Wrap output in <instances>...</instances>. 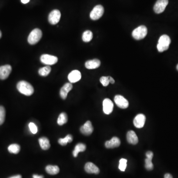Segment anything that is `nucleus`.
Returning <instances> with one entry per match:
<instances>
[{"label":"nucleus","instance_id":"f257e3e1","mask_svg":"<svg viewBox=\"0 0 178 178\" xmlns=\"http://www.w3.org/2000/svg\"><path fill=\"white\" fill-rule=\"evenodd\" d=\"M17 87L18 91L25 96H30L34 93L33 86L27 81H19L17 84Z\"/></svg>","mask_w":178,"mask_h":178},{"label":"nucleus","instance_id":"f03ea898","mask_svg":"<svg viewBox=\"0 0 178 178\" xmlns=\"http://www.w3.org/2000/svg\"><path fill=\"white\" fill-rule=\"evenodd\" d=\"M171 43V39L170 37L167 35H163L160 37L158 40L157 48L160 52H163L165 50H167L169 48Z\"/></svg>","mask_w":178,"mask_h":178},{"label":"nucleus","instance_id":"7ed1b4c3","mask_svg":"<svg viewBox=\"0 0 178 178\" xmlns=\"http://www.w3.org/2000/svg\"><path fill=\"white\" fill-rule=\"evenodd\" d=\"M42 37V32L40 29L36 28L32 31L28 37V42L30 45L36 44Z\"/></svg>","mask_w":178,"mask_h":178},{"label":"nucleus","instance_id":"20e7f679","mask_svg":"<svg viewBox=\"0 0 178 178\" xmlns=\"http://www.w3.org/2000/svg\"><path fill=\"white\" fill-rule=\"evenodd\" d=\"M148 33V29L146 26L141 25L139 26L132 32V36L137 40H142L145 37Z\"/></svg>","mask_w":178,"mask_h":178},{"label":"nucleus","instance_id":"39448f33","mask_svg":"<svg viewBox=\"0 0 178 178\" xmlns=\"http://www.w3.org/2000/svg\"><path fill=\"white\" fill-rule=\"evenodd\" d=\"M104 13V8L102 5L95 6L90 13V18L92 20H96L100 19Z\"/></svg>","mask_w":178,"mask_h":178},{"label":"nucleus","instance_id":"423d86ee","mask_svg":"<svg viewBox=\"0 0 178 178\" xmlns=\"http://www.w3.org/2000/svg\"><path fill=\"white\" fill-rule=\"evenodd\" d=\"M41 62L44 65H54L58 62V58L54 55H50L48 54H44L40 58Z\"/></svg>","mask_w":178,"mask_h":178},{"label":"nucleus","instance_id":"0eeeda50","mask_svg":"<svg viewBox=\"0 0 178 178\" xmlns=\"http://www.w3.org/2000/svg\"><path fill=\"white\" fill-rule=\"evenodd\" d=\"M168 4V0H157L154 6V11L157 14L162 13L164 12Z\"/></svg>","mask_w":178,"mask_h":178},{"label":"nucleus","instance_id":"6e6552de","mask_svg":"<svg viewBox=\"0 0 178 178\" xmlns=\"http://www.w3.org/2000/svg\"><path fill=\"white\" fill-rule=\"evenodd\" d=\"M61 17V13L58 9H55L50 12L49 15L48 20L50 24L55 25L60 21Z\"/></svg>","mask_w":178,"mask_h":178},{"label":"nucleus","instance_id":"1a4fd4ad","mask_svg":"<svg viewBox=\"0 0 178 178\" xmlns=\"http://www.w3.org/2000/svg\"><path fill=\"white\" fill-rule=\"evenodd\" d=\"M114 100L117 107L122 109H125L129 106L128 100L121 95H116Z\"/></svg>","mask_w":178,"mask_h":178},{"label":"nucleus","instance_id":"9d476101","mask_svg":"<svg viewBox=\"0 0 178 178\" xmlns=\"http://www.w3.org/2000/svg\"><path fill=\"white\" fill-rule=\"evenodd\" d=\"M12 71V66L10 65H5L0 66V79L5 80L8 78L9 74H11Z\"/></svg>","mask_w":178,"mask_h":178},{"label":"nucleus","instance_id":"9b49d317","mask_svg":"<svg viewBox=\"0 0 178 178\" xmlns=\"http://www.w3.org/2000/svg\"><path fill=\"white\" fill-rule=\"evenodd\" d=\"M103 113L108 115L113 112V103L109 98H105L102 102Z\"/></svg>","mask_w":178,"mask_h":178},{"label":"nucleus","instance_id":"f8f14e48","mask_svg":"<svg viewBox=\"0 0 178 178\" xmlns=\"http://www.w3.org/2000/svg\"><path fill=\"white\" fill-rule=\"evenodd\" d=\"M146 117L143 114H139L134 119V125L136 128H142L144 126Z\"/></svg>","mask_w":178,"mask_h":178},{"label":"nucleus","instance_id":"ddd939ff","mask_svg":"<svg viewBox=\"0 0 178 178\" xmlns=\"http://www.w3.org/2000/svg\"><path fill=\"white\" fill-rule=\"evenodd\" d=\"M94 131L93 126L90 121H88L80 128L81 133L86 136L90 135Z\"/></svg>","mask_w":178,"mask_h":178},{"label":"nucleus","instance_id":"4468645a","mask_svg":"<svg viewBox=\"0 0 178 178\" xmlns=\"http://www.w3.org/2000/svg\"><path fill=\"white\" fill-rule=\"evenodd\" d=\"M73 86L71 83H67L61 88L60 90V96L63 100H65L67 97L69 92L72 89Z\"/></svg>","mask_w":178,"mask_h":178},{"label":"nucleus","instance_id":"2eb2a0df","mask_svg":"<svg viewBox=\"0 0 178 178\" xmlns=\"http://www.w3.org/2000/svg\"><path fill=\"white\" fill-rule=\"evenodd\" d=\"M81 74L79 71L74 70L71 72L68 76V80L71 83H74L80 80Z\"/></svg>","mask_w":178,"mask_h":178},{"label":"nucleus","instance_id":"dca6fc26","mask_svg":"<svg viewBox=\"0 0 178 178\" xmlns=\"http://www.w3.org/2000/svg\"><path fill=\"white\" fill-rule=\"evenodd\" d=\"M147 158L145 160V167L146 169L149 171L153 170L154 164L152 162V158L154 156V154L151 151H149L146 153Z\"/></svg>","mask_w":178,"mask_h":178},{"label":"nucleus","instance_id":"f3484780","mask_svg":"<svg viewBox=\"0 0 178 178\" xmlns=\"http://www.w3.org/2000/svg\"><path fill=\"white\" fill-rule=\"evenodd\" d=\"M85 170L86 172L89 174H98L100 173V169L92 162H88L85 165Z\"/></svg>","mask_w":178,"mask_h":178},{"label":"nucleus","instance_id":"a211bd4d","mask_svg":"<svg viewBox=\"0 0 178 178\" xmlns=\"http://www.w3.org/2000/svg\"><path fill=\"white\" fill-rule=\"evenodd\" d=\"M120 144V140L119 139L114 137L109 141H107L105 143V146L107 149H113L119 147Z\"/></svg>","mask_w":178,"mask_h":178},{"label":"nucleus","instance_id":"6ab92c4d","mask_svg":"<svg viewBox=\"0 0 178 178\" xmlns=\"http://www.w3.org/2000/svg\"><path fill=\"white\" fill-rule=\"evenodd\" d=\"M127 139L129 144H137L139 142L138 138L135 132L129 131L127 134Z\"/></svg>","mask_w":178,"mask_h":178},{"label":"nucleus","instance_id":"aec40b11","mask_svg":"<svg viewBox=\"0 0 178 178\" xmlns=\"http://www.w3.org/2000/svg\"><path fill=\"white\" fill-rule=\"evenodd\" d=\"M101 65V61L97 59L89 60L85 63V67L87 69H94L98 68Z\"/></svg>","mask_w":178,"mask_h":178},{"label":"nucleus","instance_id":"412c9836","mask_svg":"<svg viewBox=\"0 0 178 178\" xmlns=\"http://www.w3.org/2000/svg\"><path fill=\"white\" fill-rule=\"evenodd\" d=\"M39 142L41 149L43 150H48L50 148V143L49 140L47 138H40L39 139Z\"/></svg>","mask_w":178,"mask_h":178},{"label":"nucleus","instance_id":"4be33fe9","mask_svg":"<svg viewBox=\"0 0 178 178\" xmlns=\"http://www.w3.org/2000/svg\"><path fill=\"white\" fill-rule=\"evenodd\" d=\"M86 149V145L82 143H79L75 146L74 150L73 151V155L74 157H76L78 156L79 153L80 152H83Z\"/></svg>","mask_w":178,"mask_h":178},{"label":"nucleus","instance_id":"5701e85b","mask_svg":"<svg viewBox=\"0 0 178 178\" xmlns=\"http://www.w3.org/2000/svg\"><path fill=\"white\" fill-rule=\"evenodd\" d=\"M46 171L49 174L54 175L60 172V168L56 165H48L46 167Z\"/></svg>","mask_w":178,"mask_h":178},{"label":"nucleus","instance_id":"b1692460","mask_svg":"<svg viewBox=\"0 0 178 178\" xmlns=\"http://www.w3.org/2000/svg\"><path fill=\"white\" fill-rule=\"evenodd\" d=\"M68 121V117H67V115L65 113H62L60 114L58 117V124L60 126H62L63 125L65 124Z\"/></svg>","mask_w":178,"mask_h":178},{"label":"nucleus","instance_id":"393cba45","mask_svg":"<svg viewBox=\"0 0 178 178\" xmlns=\"http://www.w3.org/2000/svg\"><path fill=\"white\" fill-rule=\"evenodd\" d=\"M73 141V137L71 135H67L64 138H60L59 139L58 142L59 144L62 146H65L67 144V143H71Z\"/></svg>","mask_w":178,"mask_h":178},{"label":"nucleus","instance_id":"a878e982","mask_svg":"<svg viewBox=\"0 0 178 178\" xmlns=\"http://www.w3.org/2000/svg\"><path fill=\"white\" fill-rule=\"evenodd\" d=\"M93 33L90 30L85 31L82 35V40L84 42H89L93 38Z\"/></svg>","mask_w":178,"mask_h":178},{"label":"nucleus","instance_id":"bb28decb","mask_svg":"<svg viewBox=\"0 0 178 178\" xmlns=\"http://www.w3.org/2000/svg\"><path fill=\"white\" fill-rule=\"evenodd\" d=\"M20 150V145L16 144H12L8 147V150L11 154H18Z\"/></svg>","mask_w":178,"mask_h":178},{"label":"nucleus","instance_id":"cd10ccee","mask_svg":"<svg viewBox=\"0 0 178 178\" xmlns=\"http://www.w3.org/2000/svg\"><path fill=\"white\" fill-rule=\"evenodd\" d=\"M51 71V68L49 66H46L39 69L38 71L39 75L42 76H47Z\"/></svg>","mask_w":178,"mask_h":178},{"label":"nucleus","instance_id":"c85d7f7f","mask_svg":"<svg viewBox=\"0 0 178 178\" xmlns=\"http://www.w3.org/2000/svg\"><path fill=\"white\" fill-rule=\"evenodd\" d=\"M6 117V110L3 106H0V125H2L5 121Z\"/></svg>","mask_w":178,"mask_h":178},{"label":"nucleus","instance_id":"c756f323","mask_svg":"<svg viewBox=\"0 0 178 178\" xmlns=\"http://www.w3.org/2000/svg\"><path fill=\"white\" fill-rule=\"evenodd\" d=\"M127 162V160L124 158H122L120 160L118 168L121 171H123V172L125 171L126 168Z\"/></svg>","mask_w":178,"mask_h":178},{"label":"nucleus","instance_id":"7c9ffc66","mask_svg":"<svg viewBox=\"0 0 178 178\" xmlns=\"http://www.w3.org/2000/svg\"><path fill=\"white\" fill-rule=\"evenodd\" d=\"M100 82L103 86H107L109 83V76H102L100 78Z\"/></svg>","mask_w":178,"mask_h":178},{"label":"nucleus","instance_id":"2f4dec72","mask_svg":"<svg viewBox=\"0 0 178 178\" xmlns=\"http://www.w3.org/2000/svg\"><path fill=\"white\" fill-rule=\"evenodd\" d=\"M29 128L31 132L33 134H35L38 131L37 127L34 123L31 122L29 124Z\"/></svg>","mask_w":178,"mask_h":178},{"label":"nucleus","instance_id":"473e14b6","mask_svg":"<svg viewBox=\"0 0 178 178\" xmlns=\"http://www.w3.org/2000/svg\"><path fill=\"white\" fill-rule=\"evenodd\" d=\"M109 83L111 84H114L115 83V80H114V79L112 77H110V76H109Z\"/></svg>","mask_w":178,"mask_h":178},{"label":"nucleus","instance_id":"72a5a7b5","mask_svg":"<svg viewBox=\"0 0 178 178\" xmlns=\"http://www.w3.org/2000/svg\"><path fill=\"white\" fill-rule=\"evenodd\" d=\"M164 178H173V177L170 174L167 173L165 175Z\"/></svg>","mask_w":178,"mask_h":178},{"label":"nucleus","instance_id":"f704fd0d","mask_svg":"<svg viewBox=\"0 0 178 178\" xmlns=\"http://www.w3.org/2000/svg\"><path fill=\"white\" fill-rule=\"evenodd\" d=\"M33 178H44V176L38 175H33Z\"/></svg>","mask_w":178,"mask_h":178},{"label":"nucleus","instance_id":"c9c22d12","mask_svg":"<svg viewBox=\"0 0 178 178\" xmlns=\"http://www.w3.org/2000/svg\"><path fill=\"white\" fill-rule=\"evenodd\" d=\"M9 178H22L21 175H16V176H13V177H10Z\"/></svg>","mask_w":178,"mask_h":178},{"label":"nucleus","instance_id":"e433bc0d","mask_svg":"<svg viewBox=\"0 0 178 178\" xmlns=\"http://www.w3.org/2000/svg\"><path fill=\"white\" fill-rule=\"evenodd\" d=\"M30 0H21V2L23 3V4H27L29 2Z\"/></svg>","mask_w":178,"mask_h":178},{"label":"nucleus","instance_id":"4c0bfd02","mask_svg":"<svg viewBox=\"0 0 178 178\" xmlns=\"http://www.w3.org/2000/svg\"><path fill=\"white\" fill-rule=\"evenodd\" d=\"M1 37H2V32L1 31H0V38H1Z\"/></svg>","mask_w":178,"mask_h":178},{"label":"nucleus","instance_id":"58836bf2","mask_svg":"<svg viewBox=\"0 0 178 178\" xmlns=\"http://www.w3.org/2000/svg\"><path fill=\"white\" fill-rule=\"evenodd\" d=\"M177 71H178V65H177Z\"/></svg>","mask_w":178,"mask_h":178}]
</instances>
